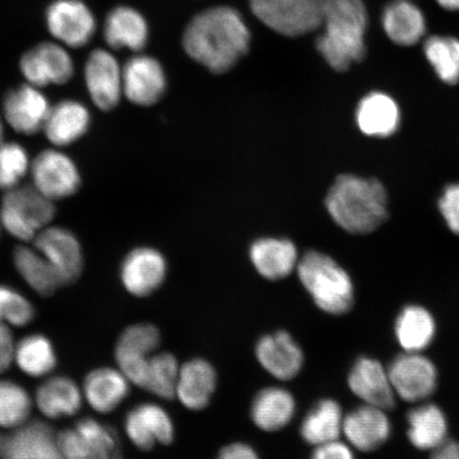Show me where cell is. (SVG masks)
<instances>
[{"mask_svg": "<svg viewBox=\"0 0 459 459\" xmlns=\"http://www.w3.org/2000/svg\"><path fill=\"white\" fill-rule=\"evenodd\" d=\"M250 32L242 15L229 7L204 11L189 22L183 45L212 73H226L248 53Z\"/></svg>", "mask_w": 459, "mask_h": 459, "instance_id": "1", "label": "cell"}, {"mask_svg": "<svg viewBox=\"0 0 459 459\" xmlns=\"http://www.w3.org/2000/svg\"><path fill=\"white\" fill-rule=\"evenodd\" d=\"M325 206L333 221L352 234L375 232L388 218L386 189L373 178L338 177L326 195Z\"/></svg>", "mask_w": 459, "mask_h": 459, "instance_id": "2", "label": "cell"}, {"mask_svg": "<svg viewBox=\"0 0 459 459\" xmlns=\"http://www.w3.org/2000/svg\"><path fill=\"white\" fill-rule=\"evenodd\" d=\"M316 46L335 71L364 59L368 13L363 0H331Z\"/></svg>", "mask_w": 459, "mask_h": 459, "instance_id": "3", "label": "cell"}, {"mask_svg": "<svg viewBox=\"0 0 459 459\" xmlns=\"http://www.w3.org/2000/svg\"><path fill=\"white\" fill-rule=\"evenodd\" d=\"M301 283L321 311L330 315L346 314L353 307L351 278L332 257L309 251L298 265Z\"/></svg>", "mask_w": 459, "mask_h": 459, "instance_id": "4", "label": "cell"}, {"mask_svg": "<svg viewBox=\"0 0 459 459\" xmlns=\"http://www.w3.org/2000/svg\"><path fill=\"white\" fill-rule=\"evenodd\" d=\"M56 215L54 201L34 186H16L5 193L0 223L13 238L32 242Z\"/></svg>", "mask_w": 459, "mask_h": 459, "instance_id": "5", "label": "cell"}, {"mask_svg": "<svg viewBox=\"0 0 459 459\" xmlns=\"http://www.w3.org/2000/svg\"><path fill=\"white\" fill-rule=\"evenodd\" d=\"M331 0H250L252 13L286 37H299L323 25Z\"/></svg>", "mask_w": 459, "mask_h": 459, "instance_id": "6", "label": "cell"}, {"mask_svg": "<svg viewBox=\"0 0 459 459\" xmlns=\"http://www.w3.org/2000/svg\"><path fill=\"white\" fill-rule=\"evenodd\" d=\"M390 381L397 398L407 403L427 401L438 385V371L422 352L397 355L387 367Z\"/></svg>", "mask_w": 459, "mask_h": 459, "instance_id": "7", "label": "cell"}, {"mask_svg": "<svg viewBox=\"0 0 459 459\" xmlns=\"http://www.w3.org/2000/svg\"><path fill=\"white\" fill-rule=\"evenodd\" d=\"M30 172L33 186L53 201L73 196L82 183L74 160L55 149L39 153L30 166Z\"/></svg>", "mask_w": 459, "mask_h": 459, "instance_id": "8", "label": "cell"}, {"mask_svg": "<svg viewBox=\"0 0 459 459\" xmlns=\"http://www.w3.org/2000/svg\"><path fill=\"white\" fill-rule=\"evenodd\" d=\"M56 443L65 459H113L117 455V436L93 419H83L74 429L65 430Z\"/></svg>", "mask_w": 459, "mask_h": 459, "instance_id": "9", "label": "cell"}, {"mask_svg": "<svg viewBox=\"0 0 459 459\" xmlns=\"http://www.w3.org/2000/svg\"><path fill=\"white\" fill-rule=\"evenodd\" d=\"M46 22L57 41L72 48L88 44L96 30L95 16L80 0H56L49 5Z\"/></svg>", "mask_w": 459, "mask_h": 459, "instance_id": "10", "label": "cell"}, {"mask_svg": "<svg viewBox=\"0 0 459 459\" xmlns=\"http://www.w3.org/2000/svg\"><path fill=\"white\" fill-rule=\"evenodd\" d=\"M33 242L39 254L55 268L62 284L77 281L82 273L83 255L82 246L70 230L45 228Z\"/></svg>", "mask_w": 459, "mask_h": 459, "instance_id": "11", "label": "cell"}, {"mask_svg": "<svg viewBox=\"0 0 459 459\" xmlns=\"http://www.w3.org/2000/svg\"><path fill=\"white\" fill-rule=\"evenodd\" d=\"M21 71L29 84L42 89L70 82L74 63L70 54L59 44L43 43L22 56Z\"/></svg>", "mask_w": 459, "mask_h": 459, "instance_id": "12", "label": "cell"}, {"mask_svg": "<svg viewBox=\"0 0 459 459\" xmlns=\"http://www.w3.org/2000/svg\"><path fill=\"white\" fill-rule=\"evenodd\" d=\"M387 411L363 404L344 415L342 434L354 450L369 453L380 449L392 436Z\"/></svg>", "mask_w": 459, "mask_h": 459, "instance_id": "13", "label": "cell"}, {"mask_svg": "<svg viewBox=\"0 0 459 459\" xmlns=\"http://www.w3.org/2000/svg\"><path fill=\"white\" fill-rule=\"evenodd\" d=\"M348 385L364 404L390 411L397 402L387 367L370 357H360L355 360L349 372Z\"/></svg>", "mask_w": 459, "mask_h": 459, "instance_id": "14", "label": "cell"}, {"mask_svg": "<svg viewBox=\"0 0 459 459\" xmlns=\"http://www.w3.org/2000/svg\"><path fill=\"white\" fill-rule=\"evenodd\" d=\"M85 83L91 100L100 110L110 111L118 105L123 94V70L111 53L96 49L90 55Z\"/></svg>", "mask_w": 459, "mask_h": 459, "instance_id": "15", "label": "cell"}, {"mask_svg": "<svg viewBox=\"0 0 459 459\" xmlns=\"http://www.w3.org/2000/svg\"><path fill=\"white\" fill-rule=\"evenodd\" d=\"M50 108L41 90L29 83L9 91L4 100L5 120L14 131L26 135L43 130Z\"/></svg>", "mask_w": 459, "mask_h": 459, "instance_id": "16", "label": "cell"}, {"mask_svg": "<svg viewBox=\"0 0 459 459\" xmlns=\"http://www.w3.org/2000/svg\"><path fill=\"white\" fill-rule=\"evenodd\" d=\"M166 89V77L160 63L148 56H136L123 68V93L134 105L157 103Z\"/></svg>", "mask_w": 459, "mask_h": 459, "instance_id": "17", "label": "cell"}, {"mask_svg": "<svg viewBox=\"0 0 459 459\" xmlns=\"http://www.w3.org/2000/svg\"><path fill=\"white\" fill-rule=\"evenodd\" d=\"M0 459H65L57 446L53 429L31 422L13 436L0 434Z\"/></svg>", "mask_w": 459, "mask_h": 459, "instance_id": "18", "label": "cell"}, {"mask_svg": "<svg viewBox=\"0 0 459 459\" xmlns=\"http://www.w3.org/2000/svg\"><path fill=\"white\" fill-rule=\"evenodd\" d=\"M125 428L132 443L143 451L158 444L169 445L174 440V423L169 412L157 404L134 407L126 417Z\"/></svg>", "mask_w": 459, "mask_h": 459, "instance_id": "19", "label": "cell"}, {"mask_svg": "<svg viewBox=\"0 0 459 459\" xmlns=\"http://www.w3.org/2000/svg\"><path fill=\"white\" fill-rule=\"evenodd\" d=\"M255 354L263 368L281 381L297 377L304 364L302 349L284 331L262 337L256 343Z\"/></svg>", "mask_w": 459, "mask_h": 459, "instance_id": "20", "label": "cell"}, {"mask_svg": "<svg viewBox=\"0 0 459 459\" xmlns=\"http://www.w3.org/2000/svg\"><path fill=\"white\" fill-rule=\"evenodd\" d=\"M166 274V262L162 255L151 248L135 249L125 258L122 281L129 292L145 297L158 290Z\"/></svg>", "mask_w": 459, "mask_h": 459, "instance_id": "21", "label": "cell"}, {"mask_svg": "<svg viewBox=\"0 0 459 459\" xmlns=\"http://www.w3.org/2000/svg\"><path fill=\"white\" fill-rule=\"evenodd\" d=\"M355 119L361 134L384 139L398 131L401 111L392 96L383 91H371L359 102Z\"/></svg>", "mask_w": 459, "mask_h": 459, "instance_id": "22", "label": "cell"}, {"mask_svg": "<svg viewBox=\"0 0 459 459\" xmlns=\"http://www.w3.org/2000/svg\"><path fill=\"white\" fill-rule=\"evenodd\" d=\"M406 421L407 437L418 450L433 452L447 440L449 423L438 405L421 402L409 411Z\"/></svg>", "mask_w": 459, "mask_h": 459, "instance_id": "23", "label": "cell"}, {"mask_svg": "<svg viewBox=\"0 0 459 459\" xmlns=\"http://www.w3.org/2000/svg\"><path fill=\"white\" fill-rule=\"evenodd\" d=\"M91 115L82 103L65 100L50 108L46 119V137L56 147L70 146L89 130Z\"/></svg>", "mask_w": 459, "mask_h": 459, "instance_id": "24", "label": "cell"}, {"mask_svg": "<svg viewBox=\"0 0 459 459\" xmlns=\"http://www.w3.org/2000/svg\"><path fill=\"white\" fill-rule=\"evenodd\" d=\"M216 384L213 366L204 359H192L180 367L176 395L186 409L204 410L210 403Z\"/></svg>", "mask_w": 459, "mask_h": 459, "instance_id": "25", "label": "cell"}, {"mask_svg": "<svg viewBox=\"0 0 459 459\" xmlns=\"http://www.w3.org/2000/svg\"><path fill=\"white\" fill-rule=\"evenodd\" d=\"M384 31L400 46L415 45L427 31V21L420 8L410 0H393L382 14Z\"/></svg>", "mask_w": 459, "mask_h": 459, "instance_id": "26", "label": "cell"}, {"mask_svg": "<svg viewBox=\"0 0 459 459\" xmlns=\"http://www.w3.org/2000/svg\"><path fill=\"white\" fill-rule=\"evenodd\" d=\"M437 325L432 313L418 304L401 309L394 321V336L405 352H423L435 340Z\"/></svg>", "mask_w": 459, "mask_h": 459, "instance_id": "27", "label": "cell"}, {"mask_svg": "<svg viewBox=\"0 0 459 459\" xmlns=\"http://www.w3.org/2000/svg\"><path fill=\"white\" fill-rule=\"evenodd\" d=\"M296 412V402L284 388L268 387L255 395L251 405V419L258 429L275 432L289 424Z\"/></svg>", "mask_w": 459, "mask_h": 459, "instance_id": "28", "label": "cell"}, {"mask_svg": "<svg viewBox=\"0 0 459 459\" xmlns=\"http://www.w3.org/2000/svg\"><path fill=\"white\" fill-rule=\"evenodd\" d=\"M250 257L258 273L275 281L287 277L297 265L294 244L287 239L264 238L251 247Z\"/></svg>", "mask_w": 459, "mask_h": 459, "instance_id": "29", "label": "cell"}, {"mask_svg": "<svg viewBox=\"0 0 459 459\" xmlns=\"http://www.w3.org/2000/svg\"><path fill=\"white\" fill-rule=\"evenodd\" d=\"M105 39L114 49L140 51L147 43V22L134 9L118 7L107 17Z\"/></svg>", "mask_w": 459, "mask_h": 459, "instance_id": "30", "label": "cell"}, {"mask_svg": "<svg viewBox=\"0 0 459 459\" xmlns=\"http://www.w3.org/2000/svg\"><path fill=\"white\" fill-rule=\"evenodd\" d=\"M343 412L338 402L320 400L301 423L302 438L308 445L317 446L337 440L342 434Z\"/></svg>", "mask_w": 459, "mask_h": 459, "instance_id": "31", "label": "cell"}, {"mask_svg": "<svg viewBox=\"0 0 459 459\" xmlns=\"http://www.w3.org/2000/svg\"><path fill=\"white\" fill-rule=\"evenodd\" d=\"M84 392L94 410L112 411L129 394L127 377L122 372L110 368L97 369L86 377Z\"/></svg>", "mask_w": 459, "mask_h": 459, "instance_id": "32", "label": "cell"}, {"mask_svg": "<svg viewBox=\"0 0 459 459\" xmlns=\"http://www.w3.org/2000/svg\"><path fill=\"white\" fill-rule=\"evenodd\" d=\"M37 403L39 411L49 418L73 416L82 406V394L70 378L56 377L38 389Z\"/></svg>", "mask_w": 459, "mask_h": 459, "instance_id": "33", "label": "cell"}, {"mask_svg": "<svg viewBox=\"0 0 459 459\" xmlns=\"http://www.w3.org/2000/svg\"><path fill=\"white\" fill-rule=\"evenodd\" d=\"M14 264L22 279L39 295L50 296L63 285L55 268L37 249L17 247Z\"/></svg>", "mask_w": 459, "mask_h": 459, "instance_id": "34", "label": "cell"}, {"mask_svg": "<svg viewBox=\"0 0 459 459\" xmlns=\"http://www.w3.org/2000/svg\"><path fill=\"white\" fill-rule=\"evenodd\" d=\"M424 55L441 82L455 85L459 82V39L434 36L424 43Z\"/></svg>", "mask_w": 459, "mask_h": 459, "instance_id": "35", "label": "cell"}, {"mask_svg": "<svg viewBox=\"0 0 459 459\" xmlns=\"http://www.w3.org/2000/svg\"><path fill=\"white\" fill-rule=\"evenodd\" d=\"M15 359L21 369L32 377L48 375L56 364L54 348L42 335L24 338L16 347Z\"/></svg>", "mask_w": 459, "mask_h": 459, "instance_id": "36", "label": "cell"}, {"mask_svg": "<svg viewBox=\"0 0 459 459\" xmlns=\"http://www.w3.org/2000/svg\"><path fill=\"white\" fill-rule=\"evenodd\" d=\"M180 367L174 355L162 353L149 359L145 386L157 397L169 400L175 397Z\"/></svg>", "mask_w": 459, "mask_h": 459, "instance_id": "37", "label": "cell"}, {"mask_svg": "<svg viewBox=\"0 0 459 459\" xmlns=\"http://www.w3.org/2000/svg\"><path fill=\"white\" fill-rule=\"evenodd\" d=\"M31 411L26 390L13 382L0 381V427H21Z\"/></svg>", "mask_w": 459, "mask_h": 459, "instance_id": "38", "label": "cell"}, {"mask_svg": "<svg viewBox=\"0 0 459 459\" xmlns=\"http://www.w3.org/2000/svg\"><path fill=\"white\" fill-rule=\"evenodd\" d=\"M30 166L26 149L20 143H0V189L7 192L19 186Z\"/></svg>", "mask_w": 459, "mask_h": 459, "instance_id": "39", "label": "cell"}, {"mask_svg": "<svg viewBox=\"0 0 459 459\" xmlns=\"http://www.w3.org/2000/svg\"><path fill=\"white\" fill-rule=\"evenodd\" d=\"M160 343V333L152 325L130 326L120 335L115 355L149 359Z\"/></svg>", "mask_w": 459, "mask_h": 459, "instance_id": "40", "label": "cell"}, {"mask_svg": "<svg viewBox=\"0 0 459 459\" xmlns=\"http://www.w3.org/2000/svg\"><path fill=\"white\" fill-rule=\"evenodd\" d=\"M34 316L31 303L10 287L0 285V323L22 326L30 323Z\"/></svg>", "mask_w": 459, "mask_h": 459, "instance_id": "41", "label": "cell"}, {"mask_svg": "<svg viewBox=\"0 0 459 459\" xmlns=\"http://www.w3.org/2000/svg\"><path fill=\"white\" fill-rule=\"evenodd\" d=\"M438 206L446 226L453 233L459 235V183L445 188Z\"/></svg>", "mask_w": 459, "mask_h": 459, "instance_id": "42", "label": "cell"}, {"mask_svg": "<svg viewBox=\"0 0 459 459\" xmlns=\"http://www.w3.org/2000/svg\"><path fill=\"white\" fill-rule=\"evenodd\" d=\"M354 449L348 443L334 440L315 447L311 459H357Z\"/></svg>", "mask_w": 459, "mask_h": 459, "instance_id": "43", "label": "cell"}, {"mask_svg": "<svg viewBox=\"0 0 459 459\" xmlns=\"http://www.w3.org/2000/svg\"><path fill=\"white\" fill-rule=\"evenodd\" d=\"M13 335L4 323H0V373L10 368L15 358Z\"/></svg>", "mask_w": 459, "mask_h": 459, "instance_id": "44", "label": "cell"}, {"mask_svg": "<svg viewBox=\"0 0 459 459\" xmlns=\"http://www.w3.org/2000/svg\"><path fill=\"white\" fill-rule=\"evenodd\" d=\"M216 459H260V457L254 447L242 443H235L223 447Z\"/></svg>", "mask_w": 459, "mask_h": 459, "instance_id": "45", "label": "cell"}, {"mask_svg": "<svg viewBox=\"0 0 459 459\" xmlns=\"http://www.w3.org/2000/svg\"><path fill=\"white\" fill-rule=\"evenodd\" d=\"M429 459H459V441L447 439L432 452Z\"/></svg>", "mask_w": 459, "mask_h": 459, "instance_id": "46", "label": "cell"}, {"mask_svg": "<svg viewBox=\"0 0 459 459\" xmlns=\"http://www.w3.org/2000/svg\"><path fill=\"white\" fill-rule=\"evenodd\" d=\"M437 3L446 10L459 11V0H437Z\"/></svg>", "mask_w": 459, "mask_h": 459, "instance_id": "47", "label": "cell"}, {"mask_svg": "<svg viewBox=\"0 0 459 459\" xmlns=\"http://www.w3.org/2000/svg\"><path fill=\"white\" fill-rule=\"evenodd\" d=\"M3 135H4V127H3L2 120H0V143H3Z\"/></svg>", "mask_w": 459, "mask_h": 459, "instance_id": "48", "label": "cell"}, {"mask_svg": "<svg viewBox=\"0 0 459 459\" xmlns=\"http://www.w3.org/2000/svg\"><path fill=\"white\" fill-rule=\"evenodd\" d=\"M113 459H122L119 457V455H117V456H115Z\"/></svg>", "mask_w": 459, "mask_h": 459, "instance_id": "49", "label": "cell"}]
</instances>
